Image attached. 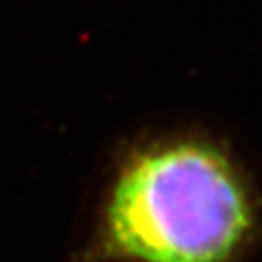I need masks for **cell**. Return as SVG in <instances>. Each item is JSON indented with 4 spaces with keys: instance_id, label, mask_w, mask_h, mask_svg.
Segmentation results:
<instances>
[{
    "instance_id": "cell-1",
    "label": "cell",
    "mask_w": 262,
    "mask_h": 262,
    "mask_svg": "<svg viewBox=\"0 0 262 262\" xmlns=\"http://www.w3.org/2000/svg\"><path fill=\"white\" fill-rule=\"evenodd\" d=\"M258 229V198L233 154L204 134H167L122 154L88 258L237 262Z\"/></svg>"
}]
</instances>
